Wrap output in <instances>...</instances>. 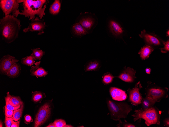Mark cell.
<instances>
[{"mask_svg":"<svg viewBox=\"0 0 169 127\" xmlns=\"http://www.w3.org/2000/svg\"><path fill=\"white\" fill-rule=\"evenodd\" d=\"M20 22L19 20L11 14L0 19V34L2 39L7 43H11L18 37L21 26Z\"/></svg>","mask_w":169,"mask_h":127,"instance_id":"cell-1","label":"cell"},{"mask_svg":"<svg viewBox=\"0 0 169 127\" xmlns=\"http://www.w3.org/2000/svg\"><path fill=\"white\" fill-rule=\"evenodd\" d=\"M45 0H24L23 2L24 10L20 14L29 18V20L34 19L35 15L38 16L41 19L45 15V12L46 5H44L46 2Z\"/></svg>","mask_w":169,"mask_h":127,"instance_id":"cell-2","label":"cell"},{"mask_svg":"<svg viewBox=\"0 0 169 127\" xmlns=\"http://www.w3.org/2000/svg\"><path fill=\"white\" fill-rule=\"evenodd\" d=\"M107 105L111 119L115 121H122L120 119L125 118L132 110V107L125 102H117L111 99H108Z\"/></svg>","mask_w":169,"mask_h":127,"instance_id":"cell-3","label":"cell"},{"mask_svg":"<svg viewBox=\"0 0 169 127\" xmlns=\"http://www.w3.org/2000/svg\"><path fill=\"white\" fill-rule=\"evenodd\" d=\"M135 113L131 115L134 117L135 122L139 119H142L145 120V123L148 126L155 124L159 126L160 113L155 106L143 110L142 108L135 110Z\"/></svg>","mask_w":169,"mask_h":127,"instance_id":"cell-4","label":"cell"},{"mask_svg":"<svg viewBox=\"0 0 169 127\" xmlns=\"http://www.w3.org/2000/svg\"><path fill=\"white\" fill-rule=\"evenodd\" d=\"M76 20V23L80 24L88 34L92 33L98 23L95 14L88 12L81 13Z\"/></svg>","mask_w":169,"mask_h":127,"instance_id":"cell-5","label":"cell"},{"mask_svg":"<svg viewBox=\"0 0 169 127\" xmlns=\"http://www.w3.org/2000/svg\"><path fill=\"white\" fill-rule=\"evenodd\" d=\"M147 86L145 89L146 96L150 97L156 102H159L163 99L168 97L167 92L168 89L161 87L151 82H147Z\"/></svg>","mask_w":169,"mask_h":127,"instance_id":"cell-6","label":"cell"},{"mask_svg":"<svg viewBox=\"0 0 169 127\" xmlns=\"http://www.w3.org/2000/svg\"><path fill=\"white\" fill-rule=\"evenodd\" d=\"M22 0H1L0 7L5 16L11 14L17 17L20 14L18 9L19 4L23 2Z\"/></svg>","mask_w":169,"mask_h":127,"instance_id":"cell-7","label":"cell"},{"mask_svg":"<svg viewBox=\"0 0 169 127\" xmlns=\"http://www.w3.org/2000/svg\"><path fill=\"white\" fill-rule=\"evenodd\" d=\"M51 108L50 105L48 103L41 107L35 116L34 127H39L45 122L50 117Z\"/></svg>","mask_w":169,"mask_h":127,"instance_id":"cell-8","label":"cell"},{"mask_svg":"<svg viewBox=\"0 0 169 127\" xmlns=\"http://www.w3.org/2000/svg\"><path fill=\"white\" fill-rule=\"evenodd\" d=\"M142 87L141 84L139 81L136 84L135 87L132 89H128L129 100L132 105H137L141 104L143 97L140 90Z\"/></svg>","mask_w":169,"mask_h":127,"instance_id":"cell-9","label":"cell"},{"mask_svg":"<svg viewBox=\"0 0 169 127\" xmlns=\"http://www.w3.org/2000/svg\"><path fill=\"white\" fill-rule=\"evenodd\" d=\"M46 26L45 22L43 20L39 19L37 17L31 20L28 27L23 29L24 32L29 31L38 32V35H41L44 33V30Z\"/></svg>","mask_w":169,"mask_h":127,"instance_id":"cell-10","label":"cell"},{"mask_svg":"<svg viewBox=\"0 0 169 127\" xmlns=\"http://www.w3.org/2000/svg\"><path fill=\"white\" fill-rule=\"evenodd\" d=\"M106 27L107 31H108L116 37L121 35L124 31L123 27L119 23L109 18L107 19Z\"/></svg>","mask_w":169,"mask_h":127,"instance_id":"cell-11","label":"cell"},{"mask_svg":"<svg viewBox=\"0 0 169 127\" xmlns=\"http://www.w3.org/2000/svg\"><path fill=\"white\" fill-rule=\"evenodd\" d=\"M19 60L9 55L4 56L0 60V70L1 72L6 75L10 67Z\"/></svg>","mask_w":169,"mask_h":127,"instance_id":"cell-12","label":"cell"},{"mask_svg":"<svg viewBox=\"0 0 169 127\" xmlns=\"http://www.w3.org/2000/svg\"><path fill=\"white\" fill-rule=\"evenodd\" d=\"M136 71L130 67L125 69L117 77L124 81L132 82H133L136 78L135 76Z\"/></svg>","mask_w":169,"mask_h":127,"instance_id":"cell-13","label":"cell"},{"mask_svg":"<svg viewBox=\"0 0 169 127\" xmlns=\"http://www.w3.org/2000/svg\"><path fill=\"white\" fill-rule=\"evenodd\" d=\"M110 92L112 99L117 101H122L125 100L128 96L125 91L115 87H111Z\"/></svg>","mask_w":169,"mask_h":127,"instance_id":"cell-14","label":"cell"},{"mask_svg":"<svg viewBox=\"0 0 169 127\" xmlns=\"http://www.w3.org/2000/svg\"><path fill=\"white\" fill-rule=\"evenodd\" d=\"M40 61L35 62V66H32L30 70L31 74L32 76H35L37 77L45 76L48 73L42 67H40Z\"/></svg>","mask_w":169,"mask_h":127,"instance_id":"cell-15","label":"cell"},{"mask_svg":"<svg viewBox=\"0 0 169 127\" xmlns=\"http://www.w3.org/2000/svg\"><path fill=\"white\" fill-rule=\"evenodd\" d=\"M139 35L150 44L155 45H159L160 44L159 41L157 38L146 33L144 30L141 32V34Z\"/></svg>","mask_w":169,"mask_h":127,"instance_id":"cell-16","label":"cell"},{"mask_svg":"<svg viewBox=\"0 0 169 127\" xmlns=\"http://www.w3.org/2000/svg\"><path fill=\"white\" fill-rule=\"evenodd\" d=\"M20 65L17 63L14 64L9 70L6 75L11 78H14L19 74L21 69Z\"/></svg>","mask_w":169,"mask_h":127,"instance_id":"cell-17","label":"cell"},{"mask_svg":"<svg viewBox=\"0 0 169 127\" xmlns=\"http://www.w3.org/2000/svg\"><path fill=\"white\" fill-rule=\"evenodd\" d=\"M156 102L154 100L150 97L146 96L142 98L141 103L142 109L145 110L152 107Z\"/></svg>","mask_w":169,"mask_h":127,"instance_id":"cell-18","label":"cell"},{"mask_svg":"<svg viewBox=\"0 0 169 127\" xmlns=\"http://www.w3.org/2000/svg\"><path fill=\"white\" fill-rule=\"evenodd\" d=\"M72 31L74 35L78 36H82L88 34L82 25L78 23H75L73 25Z\"/></svg>","mask_w":169,"mask_h":127,"instance_id":"cell-19","label":"cell"},{"mask_svg":"<svg viewBox=\"0 0 169 127\" xmlns=\"http://www.w3.org/2000/svg\"><path fill=\"white\" fill-rule=\"evenodd\" d=\"M154 50L151 46L146 45L142 48L139 52L141 58L143 60L148 58L150 54Z\"/></svg>","mask_w":169,"mask_h":127,"instance_id":"cell-20","label":"cell"},{"mask_svg":"<svg viewBox=\"0 0 169 127\" xmlns=\"http://www.w3.org/2000/svg\"><path fill=\"white\" fill-rule=\"evenodd\" d=\"M61 4L59 0H55L51 5L49 8L50 13L53 15L57 14L60 11Z\"/></svg>","mask_w":169,"mask_h":127,"instance_id":"cell-21","label":"cell"},{"mask_svg":"<svg viewBox=\"0 0 169 127\" xmlns=\"http://www.w3.org/2000/svg\"><path fill=\"white\" fill-rule=\"evenodd\" d=\"M31 49L32 52L31 55L33 57L35 60H40L45 54L44 51L39 48Z\"/></svg>","mask_w":169,"mask_h":127,"instance_id":"cell-22","label":"cell"},{"mask_svg":"<svg viewBox=\"0 0 169 127\" xmlns=\"http://www.w3.org/2000/svg\"><path fill=\"white\" fill-rule=\"evenodd\" d=\"M35 60L33 57L30 55L23 58L21 60V63L23 65L31 66L34 64Z\"/></svg>","mask_w":169,"mask_h":127,"instance_id":"cell-23","label":"cell"},{"mask_svg":"<svg viewBox=\"0 0 169 127\" xmlns=\"http://www.w3.org/2000/svg\"><path fill=\"white\" fill-rule=\"evenodd\" d=\"M9 103L13 106H17L23 104V102L19 97L11 96L9 101Z\"/></svg>","mask_w":169,"mask_h":127,"instance_id":"cell-24","label":"cell"},{"mask_svg":"<svg viewBox=\"0 0 169 127\" xmlns=\"http://www.w3.org/2000/svg\"><path fill=\"white\" fill-rule=\"evenodd\" d=\"M12 96L10 94L9 92L7 93V95L5 98L6 101V105L5 108L8 110H14L19 108L21 105H19L17 106H13L11 105L9 102V100Z\"/></svg>","mask_w":169,"mask_h":127,"instance_id":"cell-25","label":"cell"},{"mask_svg":"<svg viewBox=\"0 0 169 127\" xmlns=\"http://www.w3.org/2000/svg\"><path fill=\"white\" fill-rule=\"evenodd\" d=\"M23 108V104L21 105V107L14 110L13 111V120L17 121L20 119L21 117Z\"/></svg>","mask_w":169,"mask_h":127,"instance_id":"cell-26","label":"cell"},{"mask_svg":"<svg viewBox=\"0 0 169 127\" xmlns=\"http://www.w3.org/2000/svg\"><path fill=\"white\" fill-rule=\"evenodd\" d=\"M98 63L95 61L90 62L86 66L85 69L86 71L95 70L97 69L99 66Z\"/></svg>","mask_w":169,"mask_h":127,"instance_id":"cell-27","label":"cell"},{"mask_svg":"<svg viewBox=\"0 0 169 127\" xmlns=\"http://www.w3.org/2000/svg\"><path fill=\"white\" fill-rule=\"evenodd\" d=\"M33 99L35 102H40L43 98V94L40 92L35 91L33 93Z\"/></svg>","mask_w":169,"mask_h":127,"instance_id":"cell-28","label":"cell"},{"mask_svg":"<svg viewBox=\"0 0 169 127\" xmlns=\"http://www.w3.org/2000/svg\"><path fill=\"white\" fill-rule=\"evenodd\" d=\"M118 127L122 126L124 127H141V126L139 125V123H137L135 124L132 123L128 122H119V124L117 125Z\"/></svg>","mask_w":169,"mask_h":127,"instance_id":"cell-29","label":"cell"},{"mask_svg":"<svg viewBox=\"0 0 169 127\" xmlns=\"http://www.w3.org/2000/svg\"><path fill=\"white\" fill-rule=\"evenodd\" d=\"M56 127H65L66 124L65 121L62 119H57L53 122Z\"/></svg>","mask_w":169,"mask_h":127,"instance_id":"cell-30","label":"cell"},{"mask_svg":"<svg viewBox=\"0 0 169 127\" xmlns=\"http://www.w3.org/2000/svg\"><path fill=\"white\" fill-rule=\"evenodd\" d=\"M114 77L110 74H108L105 75L103 78V82L105 84H108L112 81Z\"/></svg>","mask_w":169,"mask_h":127,"instance_id":"cell-31","label":"cell"},{"mask_svg":"<svg viewBox=\"0 0 169 127\" xmlns=\"http://www.w3.org/2000/svg\"><path fill=\"white\" fill-rule=\"evenodd\" d=\"M164 46L163 48H161V52L163 53H165L169 51V41L168 40L166 42L163 41Z\"/></svg>","mask_w":169,"mask_h":127,"instance_id":"cell-32","label":"cell"},{"mask_svg":"<svg viewBox=\"0 0 169 127\" xmlns=\"http://www.w3.org/2000/svg\"><path fill=\"white\" fill-rule=\"evenodd\" d=\"M13 120V116L9 118L5 116V122L6 126V127H10Z\"/></svg>","mask_w":169,"mask_h":127,"instance_id":"cell-33","label":"cell"},{"mask_svg":"<svg viewBox=\"0 0 169 127\" xmlns=\"http://www.w3.org/2000/svg\"><path fill=\"white\" fill-rule=\"evenodd\" d=\"M13 110H11L7 109L5 107V116L10 118L13 116Z\"/></svg>","mask_w":169,"mask_h":127,"instance_id":"cell-34","label":"cell"},{"mask_svg":"<svg viewBox=\"0 0 169 127\" xmlns=\"http://www.w3.org/2000/svg\"><path fill=\"white\" fill-rule=\"evenodd\" d=\"M163 121L164 126L167 127H169V118H165L164 120Z\"/></svg>","mask_w":169,"mask_h":127,"instance_id":"cell-35","label":"cell"},{"mask_svg":"<svg viewBox=\"0 0 169 127\" xmlns=\"http://www.w3.org/2000/svg\"><path fill=\"white\" fill-rule=\"evenodd\" d=\"M20 122V121H17L16 122H15L13 121L10 127H19V125Z\"/></svg>","mask_w":169,"mask_h":127,"instance_id":"cell-36","label":"cell"},{"mask_svg":"<svg viewBox=\"0 0 169 127\" xmlns=\"http://www.w3.org/2000/svg\"><path fill=\"white\" fill-rule=\"evenodd\" d=\"M25 119L26 122L29 123L32 121V118L30 116L27 115L25 116Z\"/></svg>","mask_w":169,"mask_h":127,"instance_id":"cell-37","label":"cell"},{"mask_svg":"<svg viewBox=\"0 0 169 127\" xmlns=\"http://www.w3.org/2000/svg\"><path fill=\"white\" fill-rule=\"evenodd\" d=\"M151 69L150 68H146L145 70V71L146 73L148 74H150L151 72Z\"/></svg>","mask_w":169,"mask_h":127,"instance_id":"cell-38","label":"cell"},{"mask_svg":"<svg viewBox=\"0 0 169 127\" xmlns=\"http://www.w3.org/2000/svg\"><path fill=\"white\" fill-rule=\"evenodd\" d=\"M47 127H56L55 124L53 122L50 123L48 125L46 126Z\"/></svg>","mask_w":169,"mask_h":127,"instance_id":"cell-39","label":"cell"},{"mask_svg":"<svg viewBox=\"0 0 169 127\" xmlns=\"http://www.w3.org/2000/svg\"><path fill=\"white\" fill-rule=\"evenodd\" d=\"M167 35L169 36V30L168 31H167Z\"/></svg>","mask_w":169,"mask_h":127,"instance_id":"cell-40","label":"cell"}]
</instances>
